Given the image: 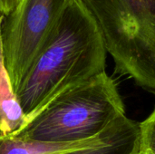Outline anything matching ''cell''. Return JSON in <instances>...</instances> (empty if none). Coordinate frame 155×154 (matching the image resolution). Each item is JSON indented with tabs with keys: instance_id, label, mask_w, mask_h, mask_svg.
<instances>
[{
	"instance_id": "cell-1",
	"label": "cell",
	"mask_w": 155,
	"mask_h": 154,
	"mask_svg": "<svg viewBox=\"0 0 155 154\" xmlns=\"http://www.w3.org/2000/svg\"><path fill=\"white\" fill-rule=\"evenodd\" d=\"M106 56L97 22L82 0H74L15 92L25 124L66 91L105 73Z\"/></svg>"
},
{
	"instance_id": "cell-2",
	"label": "cell",
	"mask_w": 155,
	"mask_h": 154,
	"mask_svg": "<svg viewBox=\"0 0 155 154\" xmlns=\"http://www.w3.org/2000/svg\"><path fill=\"white\" fill-rule=\"evenodd\" d=\"M124 115L117 84L105 72L58 96L12 135L46 143H83L99 136Z\"/></svg>"
},
{
	"instance_id": "cell-3",
	"label": "cell",
	"mask_w": 155,
	"mask_h": 154,
	"mask_svg": "<svg viewBox=\"0 0 155 154\" xmlns=\"http://www.w3.org/2000/svg\"><path fill=\"white\" fill-rule=\"evenodd\" d=\"M116 71L155 94V0H82Z\"/></svg>"
},
{
	"instance_id": "cell-4",
	"label": "cell",
	"mask_w": 155,
	"mask_h": 154,
	"mask_svg": "<svg viewBox=\"0 0 155 154\" xmlns=\"http://www.w3.org/2000/svg\"><path fill=\"white\" fill-rule=\"evenodd\" d=\"M73 1L20 0L17 6L4 17L2 51L15 93Z\"/></svg>"
},
{
	"instance_id": "cell-5",
	"label": "cell",
	"mask_w": 155,
	"mask_h": 154,
	"mask_svg": "<svg viewBox=\"0 0 155 154\" xmlns=\"http://www.w3.org/2000/svg\"><path fill=\"white\" fill-rule=\"evenodd\" d=\"M61 154H140L139 123L124 115L85 146Z\"/></svg>"
},
{
	"instance_id": "cell-6",
	"label": "cell",
	"mask_w": 155,
	"mask_h": 154,
	"mask_svg": "<svg viewBox=\"0 0 155 154\" xmlns=\"http://www.w3.org/2000/svg\"><path fill=\"white\" fill-rule=\"evenodd\" d=\"M25 115L18 102L5 65L0 28V134L12 135L25 124Z\"/></svg>"
},
{
	"instance_id": "cell-7",
	"label": "cell",
	"mask_w": 155,
	"mask_h": 154,
	"mask_svg": "<svg viewBox=\"0 0 155 154\" xmlns=\"http://www.w3.org/2000/svg\"><path fill=\"white\" fill-rule=\"evenodd\" d=\"M92 140L75 143H46L0 134V154H61L84 147Z\"/></svg>"
},
{
	"instance_id": "cell-8",
	"label": "cell",
	"mask_w": 155,
	"mask_h": 154,
	"mask_svg": "<svg viewBox=\"0 0 155 154\" xmlns=\"http://www.w3.org/2000/svg\"><path fill=\"white\" fill-rule=\"evenodd\" d=\"M139 127L140 154H155V109Z\"/></svg>"
},
{
	"instance_id": "cell-9",
	"label": "cell",
	"mask_w": 155,
	"mask_h": 154,
	"mask_svg": "<svg viewBox=\"0 0 155 154\" xmlns=\"http://www.w3.org/2000/svg\"><path fill=\"white\" fill-rule=\"evenodd\" d=\"M20 0H0V11L6 16L8 15L18 5Z\"/></svg>"
},
{
	"instance_id": "cell-10",
	"label": "cell",
	"mask_w": 155,
	"mask_h": 154,
	"mask_svg": "<svg viewBox=\"0 0 155 154\" xmlns=\"http://www.w3.org/2000/svg\"><path fill=\"white\" fill-rule=\"evenodd\" d=\"M4 17H5V15H4L1 13V11H0V28H1V26H2V23H3Z\"/></svg>"
}]
</instances>
